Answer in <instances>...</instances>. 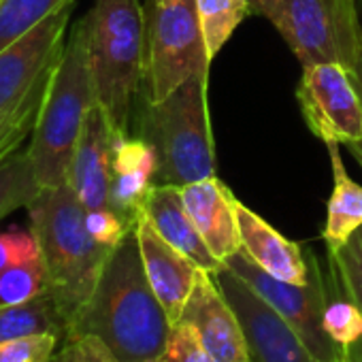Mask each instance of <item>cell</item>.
Listing matches in <instances>:
<instances>
[{
	"mask_svg": "<svg viewBox=\"0 0 362 362\" xmlns=\"http://www.w3.org/2000/svg\"><path fill=\"white\" fill-rule=\"evenodd\" d=\"M173 326L147 281L132 228L111 250L66 334L98 341L113 362H151L164 351Z\"/></svg>",
	"mask_w": 362,
	"mask_h": 362,
	"instance_id": "cell-1",
	"label": "cell"
},
{
	"mask_svg": "<svg viewBox=\"0 0 362 362\" xmlns=\"http://www.w3.org/2000/svg\"><path fill=\"white\" fill-rule=\"evenodd\" d=\"M26 209L45 264L47 292L71 326L90 298L111 247L88 233L86 207L69 184L43 190Z\"/></svg>",
	"mask_w": 362,
	"mask_h": 362,
	"instance_id": "cell-2",
	"label": "cell"
},
{
	"mask_svg": "<svg viewBox=\"0 0 362 362\" xmlns=\"http://www.w3.org/2000/svg\"><path fill=\"white\" fill-rule=\"evenodd\" d=\"M96 103L98 98L88 54V30L81 20L66 37L30 134L33 141L28 156L43 190L60 188L69 181L75 147L86 117Z\"/></svg>",
	"mask_w": 362,
	"mask_h": 362,
	"instance_id": "cell-3",
	"label": "cell"
},
{
	"mask_svg": "<svg viewBox=\"0 0 362 362\" xmlns=\"http://www.w3.org/2000/svg\"><path fill=\"white\" fill-rule=\"evenodd\" d=\"M83 22L98 105L113 130L128 136L145 79V9L139 0H96Z\"/></svg>",
	"mask_w": 362,
	"mask_h": 362,
	"instance_id": "cell-4",
	"label": "cell"
},
{
	"mask_svg": "<svg viewBox=\"0 0 362 362\" xmlns=\"http://www.w3.org/2000/svg\"><path fill=\"white\" fill-rule=\"evenodd\" d=\"M209 73L179 86L160 103H147L141 139L158 156L156 186H188L216 175V149L207 107Z\"/></svg>",
	"mask_w": 362,
	"mask_h": 362,
	"instance_id": "cell-5",
	"label": "cell"
},
{
	"mask_svg": "<svg viewBox=\"0 0 362 362\" xmlns=\"http://www.w3.org/2000/svg\"><path fill=\"white\" fill-rule=\"evenodd\" d=\"M252 13L275 26L303 69L337 62L351 71L362 35L351 0H254Z\"/></svg>",
	"mask_w": 362,
	"mask_h": 362,
	"instance_id": "cell-6",
	"label": "cell"
},
{
	"mask_svg": "<svg viewBox=\"0 0 362 362\" xmlns=\"http://www.w3.org/2000/svg\"><path fill=\"white\" fill-rule=\"evenodd\" d=\"M145 79L160 103L197 75L209 73L197 0H145Z\"/></svg>",
	"mask_w": 362,
	"mask_h": 362,
	"instance_id": "cell-7",
	"label": "cell"
},
{
	"mask_svg": "<svg viewBox=\"0 0 362 362\" xmlns=\"http://www.w3.org/2000/svg\"><path fill=\"white\" fill-rule=\"evenodd\" d=\"M224 267L241 277L271 309H275L320 360L347 362L345 349L326 334L322 324L330 298L317 262L313 264L311 277L305 284H292L269 275L243 250L233 254Z\"/></svg>",
	"mask_w": 362,
	"mask_h": 362,
	"instance_id": "cell-8",
	"label": "cell"
},
{
	"mask_svg": "<svg viewBox=\"0 0 362 362\" xmlns=\"http://www.w3.org/2000/svg\"><path fill=\"white\" fill-rule=\"evenodd\" d=\"M296 98L309 130L320 141L347 145L362 139V100L343 64L305 66Z\"/></svg>",
	"mask_w": 362,
	"mask_h": 362,
	"instance_id": "cell-9",
	"label": "cell"
},
{
	"mask_svg": "<svg viewBox=\"0 0 362 362\" xmlns=\"http://www.w3.org/2000/svg\"><path fill=\"white\" fill-rule=\"evenodd\" d=\"M214 277L243 326L252 362H324L305 345L294 328L230 269L224 267Z\"/></svg>",
	"mask_w": 362,
	"mask_h": 362,
	"instance_id": "cell-10",
	"label": "cell"
},
{
	"mask_svg": "<svg viewBox=\"0 0 362 362\" xmlns=\"http://www.w3.org/2000/svg\"><path fill=\"white\" fill-rule=\"evenodd\" d=\"M75 3L43 20L26 37L0 52V111L13 107L58 62Z\"/></svg>",
	"mask_w": 362,
	"mask_h": 362,
	"instance_id": "cell-11",
	"label": "cell"
},
{
	"mask_svg": "<svg viewBox=\"0 0 362 362\" xmlns=\"http://www.w3.org/2000/svg\"><path fill=\"white\" fill-rule=\"evenodd\" d=\"M177 324L190 326L216 362H252L243 326L211 273L201 271Z\"/></svg>",
	"mask_w": 362,
	"mask_h": 362,
	"instance_id": "cell-12",
	"label": "cell"
},
{
	"mask_svg": "<svg viewBox=\"0 0 362 362\" xmlns=\"http://www.w3.org/2000/svg\"><path fill=\"white\" fill-rule=\"evenodd\" d=\"M117 139L119 134L113 130L105 109L96 103L86 117L66 181L86 211L111 209L113 151Z\"/></svg>",
	"mask_w": 362,
	"mask_h": 362,
	"instance_id": "cell-13",
	"label": "cell"
},
{
	"mask_svg": "<svg viewBox=\"0 0 362 362\" xmlns=\"http://www.w3.org/2000/svg\"><path fill=\"white\" fill-rule=\"evenodd\" d=\"M134 235L139 241L147 281L164 307L168 320L177 324L203 269L186 254L166 243L143 216L134 224Z\"/></svg>",
	"mask_w": 362,
	"mask_h": 362,
	"instance_id": "cell-14",
	"label": "cell"
},
{
	"mask_svg": "<svg viewBox=\"0 0 362 362\" xmlns=\"http://www.w3.org/2000/svg\"><path fill=\"white\" fill-rule=\"evenodd\" d=\"M181 201L211 254L226 262L241 250V235L237 224V199L230 188L216 175L194 184L181 186Z\"/></svg>",
	"mask_w": 362,
	"mask_h": 362,
	"instance_id": "cell-15",
	"label": "cell"
},
{
	"mask_svg": "<svg viewBox=\"0 0 362 362\" xmlns=\"http://www.w3.org/2000/svg\"><path fill=\"white\" fill-rule=\"evenodd\" d=\"M235 207H237V224L241 235V250L262 271H267L277 279L292 281V284L309 281L315 264L313 256H309L307 260L298 243L286 239L281 233H277L267 220H262L241 201H237Z\"/></svg>",
	"mask_w": 362,
	"mask_h": 362,
	"instance_id": "cell-16",
	"label": "cell"
},
{
	"mask_svg": "<svg viewBox=\"0 0 362 362\" xmlns=\"http://www.w3.org/2000/svg\"><path fill=\"white\" fill-rule=\"evenodd\" d=\"M141 216L158 230V235L166 243H170L181 254H186L203 271L216 275L218 271L224 269V262H220L211 254L197 224L186 211L184 201H181V188L153 186L141 209Z\"/></svg>",
	"mask_w": 362,
	"mask_h": 362,
	"instance_id": "cell-17",
	"label": "cell"
},
{
	"mask_svg": "<svg viewBox=\"0 0 362 362\" xmlns=\"http://www.w3.org/2000/svg\"><path fill=\"white\" fill-rule=\"evenodd\" d=\"M158 156L141 136H119L113 151L111 209L136 224L141 209L156 186Z\"/></svg>",
	"mask_w": 362,
	"mask_h": 362,
	"instance_id": "cell-18",
	"label": "cell"
},
{
	"mask_svg": "<svg viewBox=\"0 0 362 362\" xmlns=\"http://www.w3.org/2000/svg\"><path fill=\"white\" fill-rule=\"evenodd\" d=\"M332 166V194L328 201V214L324 224V241L328 252H337L347 239L362 226V186L347 175L339 143H326Z\"/></svg>",
	"mask_w": 362,
	"mask_h": 362,
	"instance_id": "cell-19",
	"label": "cell"
},
{
	"mask_svg": "<svg viewBox=\"0 0 362 362\" xmlns=\"http://www.w3.org/2000/svg\"><path fill=\"white\" fill-rule=\"evenodd\" d=\"M66 328V320L49 292H43L26 303H0V343L43 332H54L64 339Z\"/></svg>",
	"mask_w": 362,
	"mask_h": 362,
	"instance_id": "cell-20",
	"label": "cell"
},
{
	"mask_svg": "<svg viewBox=\"0 0 362 362\" xmlns=\"http://www.w3.org/2000/svg\"><path fill=\"white\" fill-rule=\"evenodd\" d=\"M54 66L35 83V88L24 98H20L13 107L0 111V164L18 153L24 141L33 134Z\"/></svg>",
	"mask_w": 362,
	"mask_h": 362,
	"instance_id": "cell-21",
	"label": "cell"
},
{
	"mask_svg": "<svg viewBox=\"0 0 362 362\" xmlns=\"http://www.w3.org/2000/svg\"><path fill=\"white\" fill-rule=\"evenodd\" d=\"M197 13L207 47V58L214 62V58L230 41L243 20L252 16V5L247 0H197Z\"/></svg>",
	"mask_w": 362,
	"mask_h": 362,
	"instance_id": "cell-22",
	"label": "cell"
},
{
	"mask_svg": "<svg viewBox=\"0 0 362 362\" xmlns=\"http://www.w3.org/2000/svg\"><path fill=\"white\" fill-rule=\"evenodd\" d=\"M41 192L28 151L13 153L0 164V222L22 207H30Z\"/></svg>",
	"mask_w": 362,
	"mask_h": 362,
	"instance_id": "cell-23",
	"label": "cell"
},
{
	"mask_svg": "<svg viewBox=\"0 0 362 362\" xmlns=\"http://www.w3.org/2000/svg\"><path fill=\"white\" fill-rule=\"evenodd\" d=\"M75 0H0V52Z\"/></svg>",
	"mask_w": 362,
	"mask_h": 362,
	"instance_id": "cell-24",
	"label": "cell"
},
{
	"mask_svg": "<svg viewBox=\"0 0 362 362\" xmlns=\"http://www.w3.org/2000/svg\"><path fill=\"white\" fill-rule=\"evenodd\" d=\"M43 292H47V273L41 256L0 273V303H26Z\"/></svg>",
	"mask_w": 362,
	"mask_h": 362,
	"instance_id": "cell-25",
	"label": "cell"
},
{
	"mask_svg": "<svg viewBox=\"0 0 362 362\" xmlns=\"http://www.w3.org/2000/svg\"><path fill=\"white\" fill-rule=\"evenodd\" d=\"M330 260L343 296L362 309V226L330 254Z\"/></svg>",
	"mask_w": 362,
	"mask_h": 362,
	"instance_id": "cell-26",
	"label": "cell"
},
{
	"mask_svg": "<svg viewBox=\"0 0 362 362\" xmlns=\"http://www.w3.org/2000/svg\"><path fill=\"white\" fill-rule=\"evenodd\" d=\"M322 324L326 334L337 345L349 349L362 337V309L347 298L328 300Z\"/></svg>",
	"mask_w": 362,
	"mask_h": 362,
	"instance_id": "cell-27",
	"label": "cell"
},
{
	"mask_svg": "<svg viewBox=\"0 0 362 362\" xmlns=\"http://www.w3.org/2000/svg\"><path fill=\"white\" fill-rule=\"evenodd\" d=\"M60 341L62 339L54 332L5 341L0 343V362H49Z\"/></svg>",
	"mask_w": 362,
	"mask_h": 362,
	"instance_id": "cell-28",
	"label": "cell"
},
{
	"mask_svg": "<svg viewBox=\"0 0 362 362\" xmlns=\"http://www.w3.org/2000/svg\"><path fill=\"white\" fill-rule=\"evenodd\" d=\"M151 362H216L197 332L186 324H175L164 351Z\"/></svg>",
	"mask_w": 362,
	"mask_h": 362,
	"instance_id": "cell-29",
	"label": "cell"
},
{
	"mask_svg": "<svg viewBox=\"0 0 362 362\" xmlns=\"http://www.w3.org/2000/svg\"><path fill=\"white\" fill-rule=\"evenodd\" d=\"M86 226L88 233L105 247H115L122 243V239L134 228L132 222H128L124 216H119L115 209H90L86 211Z\"/></svg>",
	"mask_w": 362,
	"mask_h": 362,
	"instance_id": "cell-30",
	"label": "cell"
},
{
	"mask_svg": "<svg viewBox=\"0 0 362 362\" xmlns=\"http://www.w3.org/2000/svg\"><path fill=\"white\" fill-rule=\"evenodd\" d=\"M39 256H41L39 243L30 228L28 230L11 228L0 233V273Z\"/></svg>",
	"mask_w": 362,
	"mask_h": 362,
	"instance_id": "cell-31",
	"label": "cell"
},
{
	"mask_svg": "<svg viewBox=\"0 0 362 362\" xmlns=\"http://www.w3.org/2000/svg\"><path fill=\"white\" fill-rule=\"evenodd\" d=\"M49 362H113V360L98 341H94L90 337L66 334L60 341V345Z\"/></svg>",
	"mask_w": 362,
	"mask_h": 362,
	"instance_id": "cell-32",
	"label": "cell"
},
{
	"mask_svg": "<svg viewBox=\"0 0 362 362\" xmlns=\"http://www.w3.org/2000/svg\"><path fill=\"white\" fill-rule=\"evenodd\" d=\"M351 79L356 83V90L360 94V100H362V35L358 39V45H356V54H354V64H351Z\"/></svg>",
	"mask_w": 362,
	"mask_h": 362,
	"instance_id": "cell-33",
	"label": "cell"
},
{
	"mask_svg": "<svg viewBox=\"0 0 362 362\" xmlns=\"http://www.w3.org/2000/svg\"><path fill=\"white\" fill-rule=\"evenodd\" d=\"M345 356H347V362H362V337L349 349H345Z\"/></svg>",
	"mask_w": 362,
	"mask_h": 362,
	"instance_id": "cell-34",
	"label": "cell"
},
{
	"mask_svg": "<svg viewBox=\"0 0 362 362\" xmlns=\"http://www.w3.org/2000/svg\"><path fill=\"white\" fill-rule=\"evenodd\" d=\"M345 147H347V149H349V153L356 158V162L362 166V139H358V141H351V143H347Z\"/></svg>",
	"mask_w": 362,
	"mask_h": 362,
	"instance_id": "cell-35",
	"label": "cell"
},
{
	"mask_svg": "<svg viewBox=\"0 0 362 362\" xmlns=\"http://www.w3.org/2000/svg\"><path fill=\"white\" fill-rule=\"evenodd\" d=\"M351 3H354V5L358 7V11L362 13V0H351Z\"/></svg>",
	"mask_w": 362,
	"mask_h": 362,
	"instance_id": "cell-36",
	"label": "cell"
},
{
	"mask_svg": "<svg viewBox=\"0 0 362 362\" xmlns=\"http://www.w3.org/2000/svg\"><path fill=\"white\" fill-rule=\"evenodd\" d=\"M160 3H168V0H160Z\"/></svg>",
	"mask_w": 362,
	"mask_h": 362,
	"instance_id": "cell-37",
	"label": "cell"
},
{
	"mask_svg": "<svg viewBox=\"0 0 362 362\" xmlns=\"http://www.w3.org/2000/svg\"><path fill=\"white\" fill-rule=\"evenodd\" d=\"M247 3H250V5H252V3H254V0H247Z\"/></svg>",
	"mask_w": 362,
	"mask_h": 362,
	"instance_id": "cell-38",
	"label": "cell"
}]
</instances>
